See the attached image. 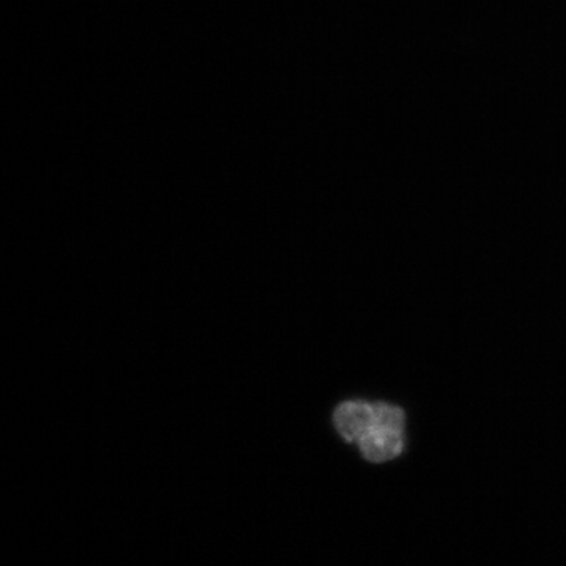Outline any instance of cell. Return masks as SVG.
Wrapping results in <instances>:
<instances>
[{
	"mask_svg": "<svg viewBox=\"0 0 566 566\" xmlns=\"http://www.w3.org/2000/svg\"><path fill=\"white\" fill-rule=\"evenodd\" d=\"M374 419V405L366 401H346L335 413L338 433L348 442H359L373 428Z\"/></svg>",
	"mask_w": 566,
	"mask_h": 566,
	"instance_id": "obj_2",
	"label": "cell"
},
{
	"mask_svg": "<svg viewBox=\"0 0 566 566\" xmlns=\"http://www.w3.org/2000/svg\"><path fill=\"white\" fill-rule=\"evenodd\" d=\"M374 424L358 444L370 462H387L400 454L405 444V412L398 407L375 402Z\"/></svg>",
	"mask_w": 566,
	"mask_h": 566,
	"instance_id": "obj_1",
	"label": "cell"
}]
</instances>
